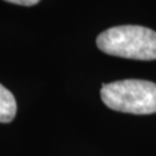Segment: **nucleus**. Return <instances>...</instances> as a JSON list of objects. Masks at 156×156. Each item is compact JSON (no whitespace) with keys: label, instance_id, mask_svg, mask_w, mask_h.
Returning <instances> with one entry per match:
<instances>
[{"label":"nucleus","instance_id":"obj_4","mask_svg":"<svg viewBox=\"0 0 156 156\" xmlns=\"http://www.w3.org/2000/svg\"><path fill=\"white\" fill-rule=\"evenodd\" d=\"M5 1H8V2H12V4H16V5H21V6H33V5H36L39 0H5Z\"/></svg>","mask_w":156,"mask_h":156},{"label":"nucleus","instance_id":"obj_1","mask_svg":"<svg viewBox=\"0 0 156 156\" xmlns=\"http://www.w3.org/2000/svg\"><path fill=\"white\" fill-rule=\"evenodd\" d=\"M106 55L134 60L156 59V31L141 26H119L103 31L96 39Z\"/></svg>","mask_w":156,"mask_h":156},{"label":"nucleus","instance_id":"obj_3","mask_svg":"<svg viewBox=\"0 0 156 156\" xmlns=\"http://www.w3.org/2000/svg\"><path fill=\"white\" fill-rule=\"evenodd\" d=\"M16 101L9 90L0 84V123H9L16 115Z\"/></svg>","mask_w":156,"mask_h":156},{"label":"nucleus","instance_id":"obj_2","mask_svg":"<svg viewBox=\"0 0 156 156\" xmlns=\"http://www.w3.org/2000/svg\"><path fill=\"white\" fill-rule=\"evenodd\" d=\"M101 97L112 110L134 115L156 112V83L147 80L128 79L103 83Z\"/></svg>","mask_w":156,"mask_h":156}]
</instances>
